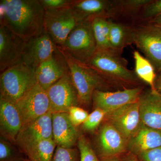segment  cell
Segmentation results:
<instances>
[{
  "label": "cell",
  "mask_w": 161,
  "mask_h": 161,
  "mask_svg": "<svg viewBox=\"0 0 161 161\" xmlns=\"http://www.w3.org/2000/svg\"><path fill=\"white\" fill-rule=\"evenodd\" d=\"M45 9L40 0H1L0 24L23 40L42 33Z\"/></svg>",
  "instance_id": "6da1fadb"
},
{
  "label": "cell",
  "mask_w": 161,
  "mask_h": 161,
  "mask_svg": "<svg viewBox=\"0 0 161 161\" xmlns=\"http://www.w3.org/2000/svg\"><path fill=\"white\" fill-rule=\"evenodd\" d=\"M36 70L23 63L9 68L0 76V98L16 104L36 86Z\"/></svg>",
  "instance_id": "7a4b0ae2"
},
{
  "label": "cell",
  "mask_w": 161,
  "mask_h": 161,
  "mask_svg": "<svg viewBox=\"0 0 161 161\" xmlns=\"http://www.w3.org/2000/svg\"><path fill=\"white\" fill-rule=\"evenodd\" d=\"M57 47L67 65L79 103L88 104L92 100L94 92L95 90H100L99 88L103 85V79L100 75L87 64L73 58L61 47Z\"/></svg>",
  "instance_id": "3957f363"
},
{
  "label": "cell",
  "mask_w": 161,
  "mask_h": 161,
  "mask_svg": "<svg viewBox=\"0 0 161 161\" xmlns=\"http://www.w3.org/2000/svg\"><path fill=\"white\" fill-rule=\"evenodd\" d=\"M92 20L78 23L60 46L73 58L86 64L97 49Z\"/></svg>",
  "instance_id": "277c9868"
},
{
  "label": "cell",
  "mask_w": 161,
  "mask_h": 161,
  "mask_svg": "<svg viewBox=\"0 0 161 161\" xmlns=\"http://www.w3.org/2000/svg\"><path fill=\"white\" fill-rule=\"evenodd\" d=\"M79 22L69 6L45 9L44 30L57 46L63 45L70 32Z\"/></svg>",
  "instance_id": "5b68a950"
},
{
  "label": "cell",
  "mask_w": 161,
  "mask_h": 161,
  "mask_svg": "<svg viewBox=\"0 0 161 161\" xmlns=\"http://www.w3.org/2000/svg\"><path fill=\"white\" fill-rule=\"evenodd\" d=\"M57 50V45L44 30L40 35L24 40L22 63L36 70L41 63L52 58Z\"/></svg>",
  "instance_id": "8992f818"
},
{
  "label": "cell",
  "mask_w": 161,
  "mask_h": 161,
  "mask_svg": "<svg viewBox=\"0 0 161 161\" xmlns=\"http://www.w3.org/2000/svg\"><path fill=\"white\" fill-rule=\"evenodd\" d=\"M87 65L99 75L125 80H135L134 74L110 49H97Z\"/></svg>",
  "instance_id": "52a82bcc"
},
{
  "label": "cell",
  "mask_w": 161,
  "mask_h": 161,
  "mask_svg": "<svg viewBox=\"0 0 161 161\" xmlns=\"http://www.w3.org/2000/svg\"><path fill=\"white\" fill-rule=\"evenodd\" d=\"M52 113L68 112L72 107L78 106V94L72 82L69 71L46 91Z\"/></svg>",
  "instance_id": "ba28073f"
},
{
  "label": "cell",
  "mask_w": 161,
  "mask_h": 161,
  "mask_svg": "<svg viewBox=\"0 0 161 161\" xmlns=\"http://www.w3.org/2000/svg\"><path fill=\"white\" fill-rule=\"evenodd\" d=\"M53 138L52 113L50 111L45 115L23 125L15 143L24 153L38 142Z\"/></svg>",
  "instance_id": "9c48e42d"
},
{
  "label": "cell",
  "mask_w": 161,
  "mask_h": 161,
  "mask_svg": "<svg viewBox=\"0 0 161 161\" xmlns=\"http://www.w3.org/2000/svg\"><path fill=\"white\" fill-rule=\"evenodd\" d=\"M15 105L21 114L23 125L50 111V103L46 91L37 83Z\"/></svg>",
  "instance_id": "30bf717a"
},
{
  "label": "cell",
  "mask_w": 161,
  "mask_h": 161,
  "mask_svg": "<svg viewBox=\"0 0 161 161\" xmlns=\"http://www.w3.org/2000/svg\"><path fill=\"white\" fill-rule=\"evenodd\" d=\"M138 101L109 112L106 116L109 123L117 129L127 141L142 124Z\"/></svg>",
  "instance_id": "8fae6325"
},
{
  "label": "cell",
  "mask_w": 161,
  "mask_h": 161,
  "mask_svg": "<svg viewBox=\"0 0 161 161\" xmlns=\"http://www.w3.org/2000/svg\"><path fill=\"white\" fill-rule=\"evenodd\" d=\"M141 88H134L115 92L95 90L92 96L95 108L103 110L106 113L138 101L142 94Z\"/></svg>",
  "instance_id": "7c38bea8"
},
{
  "label": "cell",
  "mask_w": 161,
  "mask_h": 161,
  "mask_svg": "<svg viewBox=\"0 0 161 161\" xmlns=\"http://www.w3.org/2000/svg\"><path fill=\"white\" fill-rule=\"evenodd\" d=\"M24 40L0 24V71L22 63V47Z\"/></svg>",
  "instance_id": "4fadbf2b"
},
{
  "label": "cell",
  "mask_w": 161,
  "mask_h": 161,
  "mask_svg": "<svg viewBox=\"0 0 161 161\" xmlns=\"http://www.w3.org/2000/svg\"><path fill=\"white\" fill-rule=\"evenodd\" d=\"M68 71L65 60L58 49L52 58L41 63L36 69L37 83L47 91Z\"/></svg>",
  "instance_id": "5bb4252c"
},
{
  "label": "cell",
  "mask_w": 161,
  "mask_h": 161,
  "mask_svg": "<svg viewBox=\"0 0 161 161\" xmlns=\"http://www.w3.org/2000/svg\"><path fill=\"white\" fill-rule=\"evenodd\" d=\"M98 142V155L100 158L119 156L127 149L128 141L109 123L101 128Z\"/></svg>",
  "instance_id": "9a60e30c"
},
{
  "label": "cell",
  "mask_w": 161,
  "mask_h": 161,
  "mask_svg": "<svg viewBox=\"0 0 161 161\" xmlns=\"http://www.w3.org/2000/svg\"><path fill=\"white\" fill-rule=\"evenodd\" d=\"M133 39L154 68L161 71V32L156 26L133 34Z\"/></svg>",
  "instance_id": "2e32d148"
},
{
  "label": "cell",
  "mask_w": 161,
  "mask_h": 161,
  "mask_svg": "<svg viewBox=\"0 0 161 161\" xmlns=\"http://www.w3.org/2000/svg\"><path fill=\"white\" fill-rule=\"evenodd\" d=\"M138 102L142 123L161 131V92L151 89L141 94Z\"/></svg>",
  "instance_id": "e0dca14e"
},
{
  "label": "cell",
  "mask_w": 161,
  "mask_h": 161,
  "mask_svg": "<svg viewBox=\"0 0 161 161\" xmlns=\"http://www.w3.org/2000/svg\"><path fill=\"white\" fill-rule=\"evenodd\" d=\"M52 127L53 139L57 146L70 148L78 142V130L69 120L67 112L52 113Z\"/></svg>",
  "instance_id": "ac0fdd59"
},
{
  "label": "cell",
  "mask_w": 161,
  "mask_h": 161,
  "mask_svg": "<svg viewBox=\"0 0 161 161\" xmlns=\"http://www.w3.org/2000/svg\"><path fill=\"white\" fill-rule=\"evenodd\" d=\"M22 125V117L15 104L0 98V127L2 135L15 142Z\"/></svg>",
  "instance_id": "d6986e66"
},
{
  "label": "cell",
  "mask_w": 161,
  "mask_h": 161,
  "mask_svg": "<svg viewBox=\"0 0 161 161\" xmlns=\"http://www.w3.org/2000/svg\"><path fill=\"white\" fill-rule=\"evenodd\" d=\"M161 147V131L142 124L140 128L128 141L127 149L137 156L142 153Z\"/></svg>",
  "instance_id": "ffe728a7"
},
{
  "label": "cell",
  "mask_w": 161,
  "mask_h": 161,
  "mask_svg": "<svg viewBox=\"0 0 161 161\" xmlns=\"http://www.w3.org/2000/svg\"><path fill=\"white\" fill-rule=\"evenodd\" d=\"M70 7L80 22L103 17L109 7L108 3L103 0L72 1Z\"/></svg>",
  "instance_id": "44dd1931"
},
{
  "label": "cell",
  "mask_w": 161,
  "mask_h": 161,
  "mask_svg": "<svg viewBox=\"0 0 161 161\" xmlns=\"http://www.w3.org/2000/svg\"><path fill=\"white\" fill-rule=\"evenodd\" d=\"M56 146L53 139L43 140L33 145L24 153L30 161H52Z\"/></svg>",
  "instance_id": "7402d4cb"
},
{
  "label": "cell",
  "mask_w": 161,
  "mask_h": 161,
  "mask_svg": "<svg viewBox=\"0 0 161 161\" xmlns=\"http://www.w3.org/2000/svg\"><path fill=\"white\" fill-rule=\"evenodd\" d=\"M133 57L135 60V73L136 75L148 84L151 87V90H157L155 85V69L152 64L138 51L134 52Z\"/></svg>",
  "instance_id": "603a6c76"
},
{
  "label": "cell",
  "mask_w": 161,
  "mask_h": 161,
  "mask_svg": "<svg viewBox=\"0 0 161 161\" xmlns=\"http://www.w3.org/2000/svg\"><path fill=\"white\" fill-rule=\"evenodd\" d=\"M92 27L97 49H110L109 40L110 22L103 17L92 19Z\"/></svg>",
  "instance_id": "cb8c5ba5"
},
{
  "label": "cell",
  "mask_w": 161,
  "mask_h": 161,
  "mask_svg": "<svg viewBox=\"0 0 161 161\" xmlns=\"http://www.w3.org/2000/svg\"><path fill=\"white\" fill-rule=\"evenodd\" d=\"M125 32L123 26L117 23H110L109 44L113 51L119 49L123 45Z\"/></svg>",
  "instance_id": "d4e9b609"
},
{
  "label": "cell",
  "mask_w": 161,
  "mask_h": 161,
  "mask_svg": "<svg viewBox=\"0 0 161 161\" xmlns=\"http://www.w3.org/2000/svg\"><path fill=\"white\" fill-rule=\"evenodd\" d=\"M23 160L11 144L1 137L0 161H21Z\"/></svg>",
  "instance_id": "484cf974"
},
{
  "label": "cell",
  "mask_w": 161,
  "mask_h": 161,
  "mask_svg": "<svg viewBox=\"0 0 161 161\" xmlns=\"http://www.w3.org/2000/svg\"><path fill=\"white\" fill-rule=\"evenodd\" d=\"M107 113L103 110L95 108L88 115L86 120L82 124L84 130L88 132H93L99 126Z\"/></svg>",
  "instance_id": "4316f807"
},
{
  "label": "cell",
  "mask_w": 161,
  "mask_h": 161,
  "mask_svg": "<svg viewBox=\"0 0 161 161\" xmlns=\"http://www.w3.org/2000/svg\"><path fill=\"white\" fill-rule=\"evenodd\" d=\"M78 146L80 154V161H99L98 156L85 137L79 136Z\"/></svg>",
  "instance_id": "83f0119b"
},
{
  "label": "cell",
  "mask_w": 161,
  "mask_h": 161,
  "mask_svg": "<svg viewBox=\"0 0 161 161\" xmlns=\"http://www.w3.org/2000/svg\"><path fill=\"white\" fill-rule=\"evenodd\" d=\"M52 161H78V151L72 148L57 146Z\"/></svg>",
  "instance_id": "f1b7e54d"
},
{
  "label": "cell",
  "mask_w": 161,
  "mask_h": 161,
  "mask_svg": "<svg viewBox=\"0 0 161 161\" xmlns=\"http://www.w3.org/2000/svg\"><path fill=\"white\" fill-rule=\"evenodd\" d=\"M68 114L69 120L76 127L83 124L89 115L86 111L78 106L71 107Z\"/></svg>",
  "instance_id": "f546056e"
},
{
  "label": "cell",
  "mask_w": 161,
  "mask_h": 161,
  "mask_svg": "<svg viewBox=\"0 0 161 161\" xmlns=\"http://www.w3.org/2000/svg\"><path fill=\"white\" fill-rule=\"evenodd\" d=\"M136 156L139 161H161V147L142 153Z\"/></svg>",
  "instance_id": "4dcf8cb0"
},
{
  "label": "cell",
  "mask_w": 161,
  "mask_h": 161,
  "mask_svg": "<svg viewBox=\"0 0 161 161\" xmlns=\"http://www.w3.org/2000/svg\"><path fill=\"white\" fill-rule=\"evenodd\" d=\"M44 9H57L69 6L71 0H40Z\"/></svg>",
  "instance_id": "1f68e13d"
},
{
  "label": "cell",
  "mask_w": 161,
  "mask_h": 161,
  "mask_svg": "<svg viewBox=\"0 0 161 161\" xmlns=\"http://www.w3.org/2000/svg\"><path fill=\"white\" fill-rule=\"evenodd\" d=\"M161 15V0L150 3L147 6L145 16L147 18L158 16Z\"/></svg>",
  "instance_id": "d6a6232c"
},
{
  "label": "cell",
  "mask_w": 161,
  "mask_h": 161,
  "mask_svg": "<svg viewBox=\"0 0 161 161\" xmlns=\"http://www.w3.org/2000/svg\"><path fill=\"white\" fill-rule=\"evenodd\" d=\"M149 0H130L125 2V5L131 9H136L143 6L149 5Z\"/></svg>",
  "instance_id": "836d02e7"
},
{
  "label": "cell",
  "mask_w": 161,
  "mask_h": 161,
  "mask_svg": "<svg viewBox=\"0 0 161 161\" xmlns=\"http://www.w3.org/2000/svg\"><path fill=\"white\" fill-rule=\"evenodd\" d=\"M123 161H139L137 156L130 153L123 158Z\"/></svg>",
  "instance_id": "e575fe53"
},
{
  "label": "cell",
  "mask_w": 161,
  "mask_h": 161,
  "mask_svg": "<svg viewBox=\"0 0 161 161\" xmlns=\"http://www.w3.org/2000/svg\"><path fill=\"white\" fill-rule=\"evenodd\" d=\"M99 161H123V158H121L119 156H115L100 158Z\"/></svg>",
  "instance_id": "d590c367"
},
{
  "label": "cell",
  "mask_w": 161,
  "mask_h": 161,
  "mask_svg": "<svg viewBox=\"0 0 161 161\" xmlns=\"http://www.w3.org/2000/svg\"><path fill=\"white\" fill-rule=\"evenodd\" d=\"M155 22L156 23L157 26L161 27V15L157 16L155 19Z\"/></svg>",
  "instance_id": "8d00e7d4"
},
{
  "label": "cell",
  "mask_w": 161,
  "mask_h": 161,
  "mask_svg": "<svg viewBox=\"0 0 161 161\" xmlns=\"http://www.w3.org/2000/svg\"><path fill=\"white\" fill-rule=\"evenodd\" d=\"M157 87L159 91L161 92V77H159L157 82Z\"/></svg>",
  "instance_id": "74e56055"
},
{
  "label": "cell",
  "mask_w": 161,
  "mask_h": 161,
  "mask_svg": "<svg viewBox=\"0 0 161 161\" xmlns=\"http://www.w3.org/2000/svg\"><path fill=\"white\" fill-rule=\"evenodd\" d=\"M156 27H157V28H158V29L161 32V27H159V26H156Z\"/></svg>",
  "instance_id": "f35d334b"
},
{
  "label": "cell",
  "mask_w": 161,
  "mask_h": 161,
  "mask_svg": "<svg viewBox=\"0 0 161 161\" xmlns=\"http://www.w3.org/2000/svg\"><path fill=\"white\" fill-rule=\"evenodd\" d=\"M21 161H30L29 160V159L28 160H23Z\"/></svg>",
  "instance_id": "ab89813d"
}]
</instances>
